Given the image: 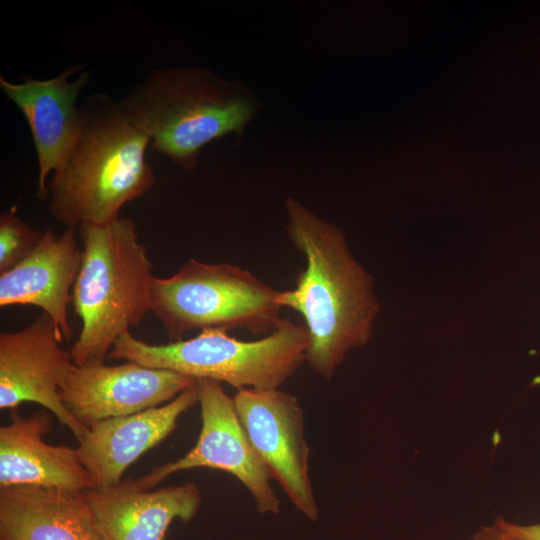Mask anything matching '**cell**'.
<instances>
[{
    "instance_id": "cell-14",
    "label": "cell",
    "mask_w": 540,
    "mask_h": 540,
    "mask_svg": "<svg viewBox=\"0 0 540 540\" xmlns=\"http://www.w3.org/2000/svg\"><path fill=\"white\" fill-rule=\"evenodd\" d=\"M83 494L102 540H163L175 519L189 522L201 505V493L194 483L144 490L135 479L127 478Z\"/></svg>"
},
{
    "instance_id": "cell-10",
    "label": "cell",
    "mask_w": 540,
    "mask_h": 540,
    "mask_svg": "<svg viewBox=\"0 0 540 540\" xmlns=\"http://www.w3.org/2000/svg\"><path fill=\"white\" fill-rule=\"evenodd\" d=\"M83 68L73 65L48 79L23 75L21 82L0 75L1 90L17 106L31 131L39 168L38 199L47 200L49 174L63 165L84 127L86 110L77 100L92 76Z\"/></svg>"
},
{
    "instance_id": "cell-6",
    "label": "cell",
    "mask_w": 540,
    "mask_h": 540,
    "mask_svg": "<svg viewBox=\"0 0 540 540\" xmlns=\"http://www.w3.org/2000/svg\"><path fill=\"white\" fill-rule=\"evenodd\" d=\"M280 292L238 265L189 259L173 275L154 278L151 312L169 342L205 329L265 336L284 319Z\"/></svg>"
},
{
    "instance_id": "cell-13",
    "label": "cell",
    "mask_w": 540,
    "mask_h": 540,
    "mask_svg": "<svg viewBox=\"0 0 540 540\" xmlns=\"http://www.w3.org/2000/svg\"><path fill=\"white\" fill-rule=\"evenodd\" d=\"M81 263L76 228L67 227L60 235L47 229L26 258L0 274V307H39L52 319L60 336L71 341L68 305Z\"/></svg>"
},
{
    "instance_id": "cell-4",
    "label": "cell",
    "mask_w": 540,
    "mask_h": 540,
    "mask_svg": "<svg viewBox=\"0 0 540 540\" xmlns=\"http://www.w3.org/2000/svg\"><path fill=\"white\" fill-rule=\"evenodd\" d=\"M78 229L82 263L72 303L81 330L70 352L81 366L103 363L116 341L151 311L155 276L132 219Z\"/></svg>"
},
{
    "instance_id": "cell-5",
    "label": "cell",
    "mask_w": 540,
    "mask_h": 540,
    "mask_svg": "<svg viewBox=\"0 0 540 540\" xmlns=\"http://www.w3.org/2000/svg\"><path fill=\"white\" fill-rule=\"evenodd\" d=\"M308 334L303 324L283 319L273 332L244 341L226 331L205 329L189 339L150 344L123 334L108 357L133 361L240 389H275L305 362Z\"/></svg>"
},
{
    "instance_id": "cell-15",
    "label": "cell",
    "mask_w": 540,
    "mask_h": 540,
    "mask_svg": "<svg viewBox=\"0 0 540 540\" xmlns=\"http://www.w3.org/2000/svg\"><path fill=\"white\" fill-rule=\"evenodd\" d=\"M52 418L46 409L29 417L12 411L10 423L0 428V487L32 485L84 491L92 479L77 448L46 443Z\"/></svg>"
},
{
    "instance_id": "cell-17",
    "label": "cell",
    "mask_w": 540,
    "mask_h": 540,
    "mask_svg": "<svg viewBox=\"0 0 540 540\" xmlns=\"http://www.w3.org/2000/svg\"><path fill=\"white\" fill-rule=\"evenodd\" d=\"M42 234L20 218L16 206L2 212L0 215V274L26 258L36 248Z\"/></svg>"
},
{
    "instance_id": "cell-19",
    "label": "cell",
    "mask_w": 540,
    "mask_h": 540,
    "mask_svg": "<svg viewBox=\"0 0 540 540\" xmlns=\"http://www.w3.org/2000/svg\"><path fill=\"white\" fill-rule=\"evenodd\" d=\"M471 540H515L508 537L495 524L493 526H484L480 528L471 538Z\"/></svg>"
},
{
    "instance_id": "cell-1",
    "label": "cell",
    "mask_w": 540,
    "mask_h": 540,
    "mask_svg": "<svg viewBox=\"0 0 540 540\" xmlns=\"http://www.w3.org/2000/svg\"><path fill=\"white\" fill-rule=\"evenodd\" d=\"M285 231L305 259L295 287L280 292L308 334L305 362L331 380L347 354L370 340L380 303L373 276L353 256L344 232L294 198L285 204Z\"/></svg>"
},
{
    "instance_id": "cell-3",
    "label": "cell",
    "mask_w": 540,
    "mask_h": 540,
    "mask_svg": "<svg viewBox=\"0 0 540 540\" xmlns=\"http://www.w3.org/2000/svg\"><path fill=\"white\" fill-rule=\"evenodd\" d=\"M121 103L151 148L189 172L204 146L230 134L241 137L262 106L244 83L200 66L155 68Z\"/></svg>"
},
{
    "instance_id": "cell-18",
    "label": "cell",
    "mask_w": 540,
    "mask_h": 540,
    "mask_svg": "<svg viewBox=\"0 0 540 540\" xmlns=\"http://www.w3.org/2000/svg\"><path fill=\"white\" fill-rule=\"evenodd\" d=\"M508 537L515 540H540V523L533 525H520L498 518L494 523Z\"/></svg>"
},
{
    "instance_id": "cell-12",
    "label": "cell",
    "mask_w": 540,
    "mask_h": 540,
    "mask_svg": "<svg viewBox=\"0 0 540 540\" xmlns=\"http://www.w3.org/2000/svg\"><path fill=\"white\" fill-rule=\"evenodd\" d=\"M197 403L196 383L164 405L90 424L77 451L93 488L119 483L125 470L164 440L176 428L178 418Z\"/></svg>"
},
{
    "instance_id": "cell-7",
    "label": "cell",
    "mask_w": 540,
    "mask_h": 540,
    "mask_svg": "<svg viewBox=\"0 0 540 540\" xmlns=\"http://www.w3.org/2000/svg\"><path fill=\"white\" fill-rule=\"evenodd\" d=\"M197 389L202 424L196 444L179 459L135 479L136 484L151 490L177 472L200 467L217 469L232 474L248 489L259 513L279 514L281 501L238 417L233 398L216 381L197 380Z\"/></svg>"
},
{
    "instance_id": "cell-11",
    "label": "cell",
    "mask_w": 540,
    "mask_h": 540,
    "mask_svg": "<svg viewBox=\"0 0 540 540\" xmlns=\"http://www.w3.org/2000/svg\"><path fill=\"white\" fill-rule=\"evenodd\" d=\"M197 380L133 361L75 365L60 391L66 409L85 426L160 406Z\"/></svg>"
},
{
    "instance_id": "cell-9",
    "label": "cell",
    "mask_w": 540,
    "mask_h": 540,
    "mask_svg": "<svg viewBox=\"0 0 540 540\" xmlns=\"http://www.w3.org/2000/svg\"><path fill=\"white\" fill-rule=\"evenodd\" d=\"M63 340L45 313L20 330L0 333V408L37 403L68 427L79 442L88 427L70 414L60 397L75 367Z\"/></svg>"
},
{
    "instance_id": "cell-8",
    "label": "cell",
    "mask_w": 540,
    "mask_h": 540,
    "mask_svg": "<svg viewBox=\"0 0 540 540\" xmlns=\"http://www.w3.org/2000/svg\"><path fill=\"white\" fill-rule=\"evenodd\" d=\"M238 417L271 479L309 520L319 507L309 475L310 448L298 399L275 389H240L233 397Z\"/></svg>"
},
{
    "instance_id": "cell-2",
    "label": "cell",
    "mask_w": 540,
    "mask_h": 540,
    "mask_svg": "<svg viewBox=\"0 0 540 540\" xmlns=\"http://www.w3.org/2000/svg\"><path fill=\"white\" fill-rule=\"evenodd\" d=\"M83 106L82 132L48 183L51 215L73 228L117 220L123 206L145 195L156 180L146 159L151 139L121 100L95 93Z\"/></svg>"
},
{
    "instance_id": "cell-16",
    "label": "cell",
    "mask_w": 540,
    "mask_h": 540,
    "mask_svg": "<svg viewBox=\"0 0 540 540\" xmlns=\"http://www.w3.org/2000/svg\"><path fill=\"white\" fill-rule=\"evenodd\" d=\"M0 540H102L83 491L0 487Z\"/></svg>"
}]
</instances>
